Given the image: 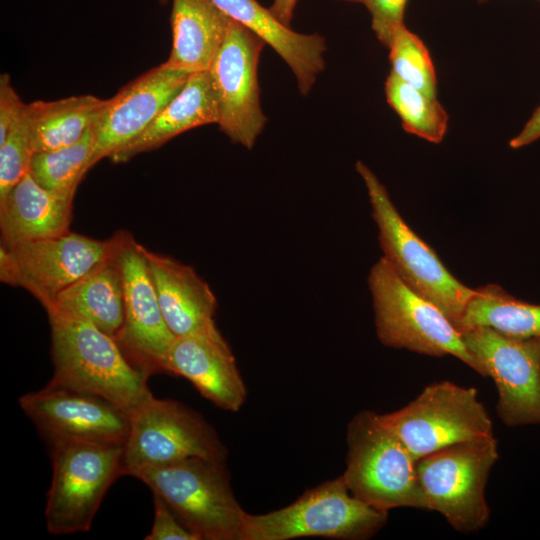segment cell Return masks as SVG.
<instances>
[{"instance_id": "1", "label": "cell", "mask_w": 540, "mask_h": 540, "mask_svg": "<svg viewBox=\"0 0 540 540\" xmlns=\"http://www.w3.org/2000/svg\"><path fill=\"white\" fill-rule=\"evenodd\" d=\"M47 314L54 365L51 383L100 395L129 412L150 392V376L128 359L116 338L77 316Z\"/></svg>"}, {"instance_id": "2", "label": "cell", "mask_w": 540, "mask_h": 540, "mask_svg": "<svg viewBox=\"0 0 540 540\" xmlns=\"http://www.w3.org/2000/svg\"><path fill=\"white\" fill-rule=\"evenodd\" d=\"M346 440V469L341 476L355 497L388 512L399 507L428 510L416 459L381 414L357 413L348 423Z\"/></svg>"}, {"instance_id": "3", "label": "cell", "mask_w": 540, "mask_h": 540, "mask_svg": "<svg viewBox=\"0 0 540 540\" xmlns=\"http://www.w3.org/2000/svg\"><path fill=\"white\" fill-rule=\"evenodd\" d=\"M368 286L376 334L383 345L433 357L452 355L480 376L488 377L454 324L436 305L411 289L383 256L370 269Z\"/></svg>"}, {"instance_id": "4", "label": "cell", "mask_w": 540, "mask_h": 540, "mask_svg": "<svg viewBox=\"0 0 540 540\" xmlns=\"http://www.w3.org/2000/svg\"><path fill=\"white\" fill-rule=\"evenodd\" d=\"M200 540H243L245 512L230 483L226 461L191 457L138 472Z\"/></svg>"}, {"instance_id": "5", "label": "cell", "mask_w": 540, "mask_h": 540, "mask_svg": "<svg viewBox=\"0 0 540 540\" xmlns=\"http://www.w3.org/2000/svg\"><path fill=\"white\" fill-rule=\"evenodd\" d=\"M355 168L367 189L383 257L411 289L436 305L457 329L477 288L467 287L449 272L435 251L403 220L385 186L366 164L357 161Z\"/></svg>"}, {"instance_id": "6", "label": "cell", "mask_w": 540, "mask_h": 540, "mask_svg": "<svg viewBox=\"0 0 540 540\" xmlns=\"http://www.w3.org/2000/svg\"><path fill=\"white\" fill-rule=\"evenodd\" d=\"M387 519L388 511L355 497L340 476L306 490L281 509L257 515L247 513L243 540H365L380 531Z\"/></svg>"}, {"instance_id": "7", "label": "cell", "mask_w": 540, "mask_h": 540, "mask_svg": "<svg viewBox=\"0 0 540 540\" xmlns=\"http://www.w3.org/2000/svg\"><path fill=\"white\" fill-rule=\"evenodd\" d=\"M498 457V441L492 436L452 444L417 459L428 510L440 513L463 533L485 527L490 518L485 488Z\"/></svg>"}, {"instance_id": "8", "label": "cell", "mask_w": 540, "mask_h": 540, "mask_svg": "<svg viewBox=\"0 0 540 540\" xmlns=\"http://www.w3.org/2000/svg\"><path fill=\"white\" fill-rule=\"evenodd\" d=\"M227 455L217 432L199 413L150 391L130 411L121 470L134 477L144 469L191 457L226 461Z\"/></svg>"}, {"instance_id": "9", "label": "cell", "mask_w": 540, "mask_h": 540, "mask_svg": "<svg viewBox=\"0 0 540 540\" xmlns=\"http://www.w3.org/2000/svg\"><path fill=\"white\" fill-rule=\"evenodd\" d=\"M49 447L52 479L46 528L52 535L86 532L106 492L122 476L123 445L73 441Z\"/></svg>"}, {"instance_id": "10", "label": "cell", "mask_w": 540, "mask_h": 540, "mask_svg": "<svg viewBox=\"0 0 540 540\" xmlns=\"http://www.w3.org/2000/svg\"><path fill=\"white\" fill-rule=\"evenodd\" d=\"M381 415L416 460L452 444L494 436L477 390L448 380L427 385L406 406Z\"/></svg>"}, {"instance_id": "11", "label": "cell", "mask_w": 540, "mask_h": 540, "mask_svg": "<svg viewBox=\"0 0 540 540\" xmlns=\"http://www.w3.org/2000/svg\"><path fill=\"white\" fill-rule=\"evenodd\" d=\"M112 238L98 240L74 232L23 242L1 244L0 279L29 291L45 308L57 296L103 262Z\"/></svg>"}, {"instance_id": "12", "label": "cell", "mask_w": 540, "mask_h": 540, "mask_svg": "<svg viewBox=\"0 0 540 540\" xmlns=\"http://www.w3.org/2000/svg\"><path fill=\"white\" fill-rule=\"evenodd\" d=\"M112 240L124 294V321L116 340L128 359L147 375L165 372L166 358L177 337L162 314L147 249L125 230L116 232Z\"/></svg>"}, {"instance_id": "13", "label": "cell", "mask_w": 540, "mask_h": 540, "mask_svg": "<svg viewBox=\"0 0 540 540\" xmlns=\"http://www.w3.org/2000/svg\"><path fill=\"white\" fill-rule=\"evenodd\" d=\"M460 333L495 382L500 420L508 427L540 425V339L510 337L484 326Z\"/></svg>"}, {"instance_id": "14", "label": "cell", "mask_w": 540, "mask_h": 540, "mask_svg": "<svg viewBox=\"0 0 540 540\" xmlns=\"http://www.w3.org/2000/svg\"><path fill=\"white\" fill-rule=\"evenodd\" d=\"M266 43L230 20L224 42L208 72L215 90L220 130L234 143L251 149L266 123L257 69Z\"/></svg>"}, {"instance_id": "15", "label": "cell", "mask_w": 540, "mask_h": 540, "mask_svg": "<svg viewBox=\"0 0 540 540\" xmlns=\"http://www.w3.org/2000/svg\"><path fill=\"white\" fill-rule=\"evenodd\" d=\"M18 402L49 446L73 441L123 445L128 436L130 412L94 393L49 382Z\"/></svg>"}, {"instance_id": "16", "label": "cell", "mask_w": 540, "mask_h": 540, "mask_svg": "<svg viewBox=\"0 0 540 540\" xmlns=\"http://www.w3.org/2000/svg\"><path fill=\"white\" fill-rule=\"evenodd\" d=\"M189 76L162 63L107 99L93 124L95 142L91 167L138 137L183 88Z\"/></svg>"}, {"instance_id": "17", "label": "cell", "mask_w": 540, "mask_h": 540, "mask_svg": "<svg viewBox=\"0 0 540 540\" xmlns=\"http://www.w3.org/2000/svg\"><path fill=\"white\" fill-rule=\"evenodd\" d=\"M165 373L187 379L203 397L226 411L237 412L247 397L235 357L217 327L176 338Z\"/></svg>"}, {"instance_id": "18", "label": "cell", "mask_w": 540, "mask_h": 540, "mask_svg": "<svg viewBox=\"0 0 540 540\" xmlns=\"http://www.w3.org/2000/svg\"><path fill=\"white\" fill-rule=\"evenodd\" d=\"M149 270L164 319L178 338L215 329L216 297L189 265L147 250Z\"/></svg>"}, {"instance_id": "19", "label": "cell", "mask_w": 540, "mask_h": 540, "mask_svg": "<svg viewBox=\"0 0 540 540\" xmlns=\"http://www.w3.org/2000/svg\"><path fill=\"white\" fill-rule=\"evenodd\" d=\"M169 0H160L162 4ZM230 19L259 36L288 64L299 90L310 92L317 76L325 68V38L319 34H302L280 22L256 0H210Z\"/></svg>"}, {"instance_id": "20", "label": "cell", "mask_w": 540, "mask_h": 540, "mask_svg": "<svg viewBox=\"0 0 540 540\" xmlns=\"http://www.w3.org/2000/svg\"><path fill=\"white\" fill-rule=\"evenodd\" d=\"M74 196L46 189L27 173L0 199L1 244L12 246L68 232Z\"/></svg>"}, {"instance_id": "21", "label": "cell", "mask_w": 540, "mask_h": 540, "mask_svg": "<svg viewBox=\"0 0 540 540\" xmlns=\"http://www.w3.org/2000/svg\"><path fill=\"white\" fill-rule=\"evenodd\" d=\"M219 109L208 71L190 74L183 88L167 103L152 123L134 140L114 152L113 163L157 149L190 129L218 124Z\"/></svg>"}, {"instance_id": "22", "label": "cell", "mask_w": 540, "mask_h": 540, "mask_svg": "<svg viewBox=\"0 0 540 540\" xmlns=\"http://www.w3.org/2000/svg\"><path fill=\"white\" fill-rule=\"evenodd\" d=\"M230 20L210 0H172V48L163 64L189 74L208 71Z\"/></svg>"}, {"instance_id": "23", "label": "cell", "mask_w": 540, "mask_h": 540, "mask_svg": "<svg viewBox=\"0 0 540 540\" xmlns=\"http://www.w3.org/2000/svg\"><path fill=\"white\" fill-rule=\"evenodd\" d=\"M50 311H59L85 319L103 332L117 338L124 321V294L113 240L110 255L61 292L46 309V312Z\"/></svg>"}, {"instance_id": "24", "label": "cell", "mask_w": 540, "mask_h": 540, "mask_svg": "<svg viewBox=\"0 0 540 540\" xmlns=\"http://www.w3.org/2000/svg\"><path fill=\"white\" fill-rule=\"evenodd\" d=\"M106 102L107 99L87 94L29 103L35 153L77 142L97 120Z\"/></svg>"}, {"instance_id": "25", "label": "cell", "mask_w": 540, "mask_h": 540, "mask_svg": "<svg viewBox=\"0 0 540 540\" xmlns=\"http://www.w3.org/2000/svg\"><path fill=\"white\" fill-rule=\"evenodd\" d=\"M477 326L489 327L510 337L540 339V305L517 299L499 285L478 287L457 330Z\"/></svg>"}, {"instance_id": "26", "label": "cell", "mask_w": 540, "mask_h": 540, "mask_svg": "<svg viewBox=\"0 0 540 540\" xmlns=\"http://www.w3.org/2000/svg\"><path fill=\"white\" fill-rule=\"evenodd\" d=\"M385 94L406 132L431 143L438 144L443 140L449 117L437 98L426 95L392 72L385 82Z\"/></svg>"}, {"instance_id": "27", "label": "cell", "mask_w": 540, "mask_h": 540, "mask_svg": "<svg viewBox=\"0 0 540 540\" xmlns=\"http://www.w3.org/2000/svg\"><path fill=\"white\" fill-rule=\"evenodd\" d=\"M94 142L92 125L77 142L69 146L36 152L31 160L29 174L46 189L75 194L78 184L92 168Z\"/></svg>"}, {"instance_id": "28", "label": "cell", "mask_w": 540, "mask_h": 540, "mask_svg": "<svg viewBox=\"0 0 540 540\" xmlns=\"http://www.w3.org/2000/svg\"><path fill=\"white\" fill-rule=\"evenodd\" d=\"M388 48L391 72L426 95L436 98V73L423 41L403 25L394 33Z\"/></svg>"}, {"instance_id": "29", "label": "cell", "mask_w": 540, "mask_h": 540, "mask_svg": "<svg viewBox=\"0 0 540 540\" xmlns=\"http://www.w3.org/2000/svg\"><path fill=\"white\" fill-rule=\"evenodd\" d=\"M35 154L28 105L25 114L0 144V199L29 173Z\"/></svg>"}, {"instance_id": "30", "label": "cell", "mask_w": 540, "mask_h": 540, "mask_svg": "<svg viewBox=\"0 0 540 540\" xmlns=\"http://www.w3.org/2000/svg\"><path fill=\"white\" fill-rule=\"evenodd\" d=\"M408 0H363L371 14L372 29L382 45L389 47L394 33L404 25Z\"/></svg>"}, {"instance_id": "31", "label": "cell", "mask_w": 540, "mask_h": 540, "mask_svg": "<svg viewBox=\"0 0 540 540\" xmlns=\"http://www.w3.org/2000/svg\"><path fill=\"white\" fill-rule=\"evenodd\" d=\"M154 519L146 540H200L177 516L168 503L154 494Z\"/></svg>"}, {"instance_id": "32", "label": "cell", "mask_w": 540, "mask_h": 540, "mask_svg": "<svg viewBox=\"0 0 540 540\" xmlns=\"http://www.w3.org/2000/svg\"><path fill=\"white\" fill-rule=\"evenodd\" d=\"M11 84L8 74L0 76V144L20 121L27 109Z\"/></svg>"}, {"instance_id": "33", "label": "cell", "mask_w": 540, "mask_h": 540, "mask_svg": "<svg viewBox=\"0 0 540 540\" xmlns=\"http://www.w3.org/2000/svg\"><path fill=\"white\" fill-rule=\"evenodd\" d=\"M540 138V106L534 111L523 129L513 137L509 146L513 149L522 148Z\"/></svg>"}, {"instance_id": "34", "label": "cell", "mask_w": 540, "mask_h": 540, "mask_svg": "<svg viewBox=\"0 0 540 540\" xmlns=\"http://www.w3.org/2000/svg\"><path fill=\"white\" fill-rule=\"evenodd\" d=\"M297 1L298 0H274L269 9L280 22L290 27Z\"/></svg>"}, {"instance_id": "35", "label": "cell", "mask_w": 540, "mask_h": 540, "mask_svg": "<svg viewBox=\"0 0 540 540\" xmlns=\"http://www.w3.org/2000/svg\"><path fill=\"white\" fill-rule=\"evenodd\" d=\"M345 1L360 2V3H362L363 0H345Z\"/></svg>"}]
</instances>
